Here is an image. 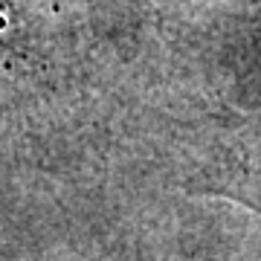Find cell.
<instances>
[{"label": "cell", "instance_id": "cell-1", "mask_svg": "<svg viewBox=\"0 0 261 261\" xmlns=\"http://www.w3.org/2000/svg\"><path fill=\"white\" fill-rule=\"evenodd\" d=\"M209 189L261 212V130L238 134L232 145L215 157L209 168Z\"/></svg>", "mask_w": 261, "mask_h": 261}]
</instances>
